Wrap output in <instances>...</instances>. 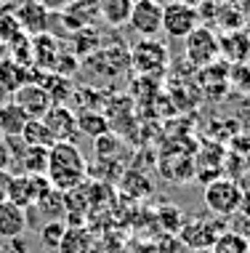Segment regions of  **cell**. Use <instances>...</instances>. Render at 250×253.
<instances>
[{
    "instance_id": "603a6c76",
    "label": "cell",
    "mask_w": 250,
    "mask_h": 253,
    "mask_svg": "<svg viewBox=\"0 0 250 253\" xmlns=\"http://www.w3.org/2000/svg\"><path fill=\"white\" fill-rule=\"evenodd\" d=\"M229 88H232V91H240L242 96H250V67L245 61L229 64Z\"/></svg>"
},
{
    "instance_id": "52a82bcc",
    "label": "cell",
    "mask_w": 250,
    "mask_h": 253,
    "mask_svg": "<svg viewBox=\"0 0 250 253\" xmlns=\"http://www.w3.org/2000/svg\"><path fill=\"white\" fill-rule=\"evenodd\" d=\"M128 24L144 38H154L163 32V5L157 0H133Z\"/></svg>"
},
{
    "instance_id": "5b68a950",
    "label": "cell",
    "mask_w": 250,
    "mask_h": 253,
    "mask_svg": "<svg viewBox=\"0 0 250 253\" xmlns=\"http://www.w3.org/2000/svg\"><path fill=\"white\" fill-rule=\"evenodd\" d=\"M200 27V8L186 0H173L163 5V32L168 38H186Z\"/></svg>"
},
{
    "instance_id": "4fadbf2b",
    "label": "cell",
    "mask_w": 250,
    "mask_h": 253,
    "mask_svg": "<svg viewBox=\"0 0 250 253\" xmlns=\"http://www.w3.org/2000/svg\"><path fill=\"white\" fill-rule=\"evenodd\" d=\"M200 88L211 99H224L229 91V64L226 61H213V64L200 70Z\"/></svg>"
},
{
    "instance_id": "f1b7e54d",
    "label": "cell",
    "mask_w": 250,
    "mask_h": 253,
    "mask_svg": "<svg viewBox=\"0 0 250 253\" xmlns=\"http://www.w3.org/2000/svg\"><path fill=\"white\" fill-rule=\"evenodd\" d=\"M192 253H211V248H200V251H192Z\"/></svg>"
},
{
    "instance_id": "3957f363",
    "label": "cell",
    "mask_w": 250,
    "mask_h": 253,
    "mask_svg": "<svg viewBox=\"0 0 250 253\" xmlns=\"http://www.w3.org/2000/svg\"><path fill=\"white\" fill-rule=\"evenodd\" d=\"M51 181L45 173H11L8 184V197L5 200L16 203L19 208H35L45 195L51 192Z\"/></svg>"
},
{
    "instance_id": "836d02e7",
    "label": "cell",
    "mask_w": 250,
    "mask_h": 253,
    "mask_svg": "<svg viewBox=\"0 0 250 253\" xmlns=\"http://www.w3.org/2000/svg\"><path fill=\"white\" fill-rule=\"evenodd\" d=\"M0 253H3V248H0Z\"/></svg>"
},
{
    "instance_id": "9c48e42d",
    "label": "cell",
    "mask_w": 250,
    "mask_h": 253,
    "mask_svg": "<svg viewBox=\"0 0 250 253\" xmlns=\"http://www.w3.org/2000/svg\"><path fill=\"white\" fill-rule=\"evenodd\" d=\"M43 123L48 126V131L56 141H75L77 133H80L77 115L64 104H53L48 112L43 115Z\"/></svg>"
},
{
    "instance_id": "7c38bea8",
    "label": "cell",
    "mask_w": 250,
    "mask_h": 253,
    "mask_svg": "<svg viewBox=\"0 0 250 253\" xmlns=\"http://www.w3.org/2000/svg\"><path fill=\"white\" fill-rule=\"evenodd\" d=\"M16 19H19V27H22L24 35H43L48 32V8H45L40 0H27L16 8Z\"/></svg>"
},
{
    "instance_id": "8fae6325",
    "label": "cell",
    "mask_w": 250,
    "mask_h": 253,
    "mask_svg": "<svg viewBox=\"0 0 250 253\" xmlns=\"http://www.w3.org/2000/svg\"><path fill=\"white\" fill-rule=\"evenodd\" d=\"M37 80V70H30L27 64H19L16 59L5 56L0 59V88H3L5 93H16L22 85L27 83H35Z\"/></svg>"
},
{
    "instance_id": "7402d4cb",
    "label": "cell",
    "mask_w": 250,
    "mask_h": 253,
    "mask_svg": "<svg viewBox=\"0 0 250 253\" xmlns=\"http://www.w3.org/2000/svg\"><path fill=\"white\" fill-rule=\"evenodd\" d=\"M35 208L43 211L48 221H62V213L67 211V205H64V192H56V189H51V192L45 195L43 200L35 205Z\"/></svg>"
},
{
    "instance_id": "f546056e",
    "label": "cell",
    "mask_w": 250,
    "mask_h": 253,
    "mask_svg": "<svg viewBox=\"0 0 250 253\" xmlns=\"http://www.w3.org/2000/svg\"><path fill=\"white\" fill-rule=\"evenodd\" d=\"M245 141H248V144H250V128H248V136H245Z\"/></svg>"
},
{
    "instance_id": "484cf974",
    "label": "cell",
    "mask_w": 250,
    "mask_h": 253,
    "mask_svg": "<svg viewBox=\"0 0 250 253\" xmlns=\"http://www.w3.org/2000/svg\"><path fill=\"white\" fill-rule=\"evenodd\" d=\"M8 168H11V152H8L5 139L0 136V170H8Z\"/></svg>"
},
{
    "instance_id": "ac0fdd59",
    "label": "cell",
    "mask_w": 250,
    "mask_h": 253,
    "mask_svg": "<svg viewBox=\"0 0 250 253\" xmlns=\"http://www.w3.org/2000/svg\"><path fill=\"white\" fill-rule=\"evenodd\" d=\"M22 38H27L19 27V19H16V8H0V43L3 45H13L19 43Z\"/></svg>"
},
{
    "instance_id": "d6986e66",
    "label": "cell",
    "mask_w": 250,
    "mask_h": 253,
    "mask_svg": "<svg viewBox=\"0 0 250 253\" xmlns=\"http://www.w3.org/2000/svg\"><path fill=\"white\" fill-rule=\"evenodd\" d=\"M211 253H250V237L240 232H221L211 245Z\"/></svg>"
},
{
    "instance_id": "e0dca14e",
    "label": "cell",
    "mask_w": 250,
    "mask_h": 253,
    "mask_svg": "<svg viewBox=\"0 0 250 253\" xmlns=\"http://www.w3.org/2000/svg\"><path fill=\"white\" fill-rule=\"evenodd\" d=\"M22 141L27 147H43V149H51L56 144V139L51 136L48 126L43 120H27V126L22 131Z\"/></svg>"
},
{
    "instance_id": "44dd1931",
    "label": "cell",
    "mask_w": 250,
    "mask_h": 253,
    "mask_svg": "<svg viewBox=\"0 0 250 253\" xmlns=\"http://www.w3.org/2000/svg\"><path fill=\"white\" fill-rule=\"evenodd\" d=\"M131 3L133 0H99V11L109 24H123L131 16Z\"/></svg>"
},
{
    "instance_id": "30bf717a",
    "label": "cell",
    "mask_w": 250,
    "mask_h": 253,
    "mask_svg": "<svg viewBox=\"0 0 250 253\" xmlns=\"http://www.w3.org/2000/svg\"><path fill=\"white\" fill-rule=\"evenodd\" d=\"M218 235H221L218 224L205 221V218H197V221H189V224H184V227H179V243L186 245L189 251L211 248Z\"/></svg>"
},
{
    "instance_id": "2e32d148",
    "label": "cell",
    "mask_w": 250,
    "mask_h": 253,
    "mask_svg": "<svg viewBox=\"0 0 250 253\" xmlns=\"http://www.w3.org/2000/svg\"><path fill=\"white\" fill-rule=\"evenodd\" d=\"M27 120H30V118H27L22 109L13 104V101H8L5 107H0V136H3V139L22 136Z\"/></svg>"
},
{
    "instance_id": "1f68e13d",
    "label": "cell",
    "mask_w": 250,
    "mask_h": 253,
    "mask_svg": "<svg viewBox=\"0 0 250 253\" xmlns=\"http://www.w3.org/2000/svg\"><path fill=\"white\" fill-rule=\"evenodd\" d=\"M3 48H5V45H3V43H0V53H3Z\"/></svg>"
},
{
    "instance_id": "6da1fadb",
    "label": "cell",
    "mask_w": 250,
    "mask_h": 253,
    "mask_svg": "<svg viewBox=\"0 0 250 253\" xmlns=\"http://www.w3.org/2000/svg\"><path fill=\"white\" fill-rule=\"evenodd\" d=\"M51 187L56 192H72L88 176V163L75 141H56L48 149V168H45Z\"/></svg>"
},
{
    "instance_id": "4316f807",
    "label": "cell",
    "mask_w": 250,
    "mask_h": 253,
    "mask_svg": "<svg viewBox=\"0 0 250 253\" xmlns=\"http://www.w3.org/2000/svg\"><path fill=\"white\" fill-rule=\"evenodd\" d=\"M8 184H11V170H0V200L8 197Z\"/></svg>"
},
{
    "instance_id": "ba28073f",
    "label": "cell",
    "mask_w": 250,
    "mask_h": 253,
    "mask_svg": "<svg viewBox=\"0 0 250 253\" xmlns=\"http://www.w3.org/2000/svg\"><path fill=\"white\" fill-rule=\"evenodd\" d=\"M11 101H13L19 109H22V112H24L30 120H43V115L53 107L51 93L45 91L40 83H27V85H22V88H19V91L11 96Z\"/></svg>"
},
{
    "instance_id": "cb8c5ba5",
    "label": "cell",
    "mask_w": 250,
    "mask_h": 253,
    "mask_svg": "<svg viewBox=\"0 0 250 253\" xmlns=\"http://www.w3.org/2000/svg\"><path fill=\"white\" fill-rule=\"evenodd\" d=\"M64 235H67V227H64L62 221H48L43 229H40V237H43V245H45V248H51V251L62 245Z\"/></svg>"
},
{
    "instance_id": "d6a6232c",
    "label": "cell",
    "mask_w": 250,
    "mask_h": 253,
    "mask_svg": "<svg viewBox=\"0 0 250 253\" xmlns=\"http://www.w3.org/2000/svg\"><path fill=\"white\" fill-rule=\"evenodd\" d=\"M245 197H248V200H250V195H245Z\"/></svg>"
},
{
    "instance_id": "5bb4252c",
    "label": "cell",
    "mask_w": 250,
    "mask_h": 253,
    "mask_svg": "<svg viewBox=\"0 0 250 253\" xmlns=\"http://www.w3.org/2000/svg\"><path fill=\"white\" fill-rule=\"evenodd\" d=\"M27 229V211L19 208L11 200H0V237L3 240H16Z\"/></svg>"
},
{
    "instance_id": "8992f818",
    "label": "cell",
    "mask_w": 250,
    "mask_h": 253,
    "mask_svg": "<svg viewBox=\"0 0 250 253\" xmlns=\"http://www.w3.org/2000/svg\"><path fill=\"white\" fill-rule=\"evenodd\" d=\"M131 64L133 70L141 75H154V72H163L168 64V48L165 43L154 38H144L141 43L133 45L131 51Z\"/></svg>"
},
{
    "instance_id": "d4e9b609",
    "label": "cell",
    "mask_w": 250,
    "mask_h": 253,
    "mask_svg": "<svg viewBox=\"0 0 250 253\" xmlns=\"http://www.w3.org/2000/svg\"><path fill=\"white\" fill-rule=\"evenodd\" d=\"M96 141V155H99V160H112V152L114 149H120V139L117 136H112V133H104V136H99V139H93Z\"/></svg>"
},
{
    "instance_id": "ffe728a7",
    "label": "cell",
    "mask_w": 250,
    "mask_h": 253,
    "mask_svg": "<svg viewBox=\"0 0 250 253\" xmlns=\"http://www.w3.org/2000/svg\"><path fill=\"white\" fill-rule=\"evenodd\" d=\"M77 128L80 133H88L91 139H99V136L109 133V123L101 112H83L77 115Z\"/></svg>"
},
{
    "instance_id": "9a60e30c",
    "label": "cell",
    "mask_w": 250,
    "mask_h": 253,
    "mask_svg": "<svg viewBox=\"0 0 250 253\" xmlns=\"http://www.w3.org/2000/svg\"><path fill=\"white\" fill-rule=\"evenodd\" d=\"M218 53L226 59V64H240L248 59L250 53V38L245 32H226L224 38H218Z\"/></svg>"
},
{
    "instance_id": "7a4b0ae2",
    "label": "cell",
    "mask_w": 250,
    "mask_h": 253,
    "mask_svg": "<svg viewBox=\"0 0 250 253\" xmlns=\"http://www.w3.org/2000/svg\"><path fill=\"white\" fill-rule=\"evenodd\" d=\"M202 200L213 211L215 216H232L237 213L245 203V192L234 179H211L205 184V192H202Z\"/></svg>"
},
{
    "instance_id": "83f0119b",
    "label": "cell",
    "mask_w": 250,
    "mask_h": 253,
    "mask_svg": "<svg viewBox=\"0 0 250 253\" xmlns=\"http://www.w3.org/2000/svg\"><path fill=\"white\" fill-rule=\"evenodd\" d=\"M8 101H11V93H5L3 88H0V107H5Z\"/></svg>"
},
{
    "instance_id": "4dcf8cb0",
    "label": "cell",
    "mask_w": 250,
    "mask_h": 253,
    "mask_svg": "<svg viewBox=\"0 0 250 253\" xmlns=\"http://www.w3.org/2000/svg\"><path fill=\"white\" fill-rule=\"evenodd\" d=\"M245 64H248V67H250V53H248V59H245Z\"/></svg>"
},
{
    "instance_id": "277c9868",
    "label": "cell",
    "mask_w": 250,
    "mask_h": 253,
    "mask_svg": "<svg viewBox=\"0 0 250 253\" xmlns=\"http://www.w3.org/2000/svg\"><path fill=\"white\" fill-rule=\"evenodd\" d=\"M184 53L189 59V64H194L197 70H202V67L213 64V61L221 59L218 53V35L211 30V27H197L194 32H189V35L184 38Z\"/></svg>"
}]
</instances>
